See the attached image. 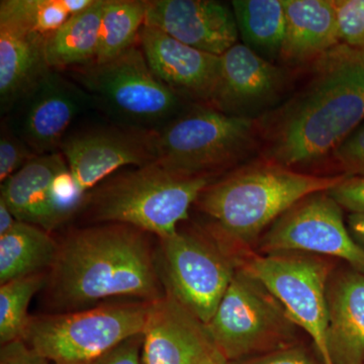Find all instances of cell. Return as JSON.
Here are the masks:
<instances>
[{"mask_svg":"<svg viewBox=\"0 0 364 364\" xmlns=\"http://www.w3.org/2000/svg\"><path fill=\"white\" fill-rule=\"evenodd\" d=\"M282 67L237 43L221 56V74L210 107L234 116L249 114L272 104L286 87Z\"/></svg>","mask_w":364,"mask_h":364,"instance_id":"cell-16","label":"cell"},{"mask_svg":"<svg viewBox=\"0 0 364 364\" xmlns=\"http://www.w3.org/2000/svg\"><path fill=\"white\" fill-rule=\"evenodd\" d=\"M18 220L16 219L11 210L7 207L4 200L0 198V236H4L13 229Z\"/></svg>","mask_w":364,"mask_h":364,"instance_id":"cell-37","label":"cell"},{"mask_svg":"<svg viewBox=\"0 0 364 364\" xmlns=\"http://www.w3.org/2000/svg\"><path fill=\"white\" fill-rule=\"evenodd\" d=\"M231 6L243 44L268 61L279 59L286 33L284 0H233Z\"/></svg>","mask_w":364,"mask_h":364,"instance_id":"cell-24","label":"cell"},{"mask_svg":"<svg viewBox=\"0 0 364 364\" xmlns=\"http://www.w3.org/2000/svg\"><path fill=\"white\" fill-rule=\"evenodd\" d=\"M155 131L93 130L67 136L62 154L83 193L128 165L156 161Z\"/></svg>","mask_w":364,"mask_h":364,"instance_id":"cell-12","label":"cell"},{"mask_svg":"<svg viewBox=\"0 0 364 364\" xmlns=\"http://www.w3.org/2000/svg\"><path fill=\"white\" fill-rule=\"evenodd\" d=\"M284 6L282 62L294 66L312 64L341 44L333 0H284Z\"/></svg>","mask_w":364,"mask_h":364,"instance_id":"cell-20","label":"cell"},{"mask_svg":"<svg viewBox=\"0 0 364 364\" xmlns=\"http://www.w3.org/2000/svg\"><path fill=\"white\" fill-rule=\"evenodd\" d=\"M259 134L252 117L200 105L155 130V162L178 176L210 178L247 156Z\"/></svg>","mask_w":364,"mask_h":364,"instance_id":"cell-5","label":"cell"},{"mask_svg":"<svg viewBox=\"0 0 364 364\" xmlns=\"http://www.w3.org/2000/svg\"><path fill=\"white\" fill-rule=\"evenodd\" d=\"M238 267L262 282L312 339L324 364H333L327 345V287L334 265L324 256L301 252L247 251Z\"/></svg>","mask_w":364,"mask_h":364,"instance_id":"cell-8","label":"cell"},{"mask_svg":"<svg viewBox=\"0 0 364 364\" xmlns=\"http://www.w3.org/2000/svg\"><path fill=\"white\" fill-rule=\"evenodd\" d=\"M210 184V177L181 176L149 163L105 183L92 198L91 217L128 225L161 240L178 231Z\"/></svg>","mask_w":364,"mask_h":364,"instance_id":"cell-4","label":"cell"},{"mask_svg":"<svg viewBox=\"0 0 364 364\" xmlns=\"http://www.w3.org/2000/svg\"><path fill=\"white\" fill-rule=\"evenodd\" d=\"M48 282L45 272L35 273L0 287V344L23 340L30 323L28 309L36 294Z\"/></svg>","mask_w":364,"mask_h":364,"instance_id":"cell-27","label":"cell"},{"mask_svg":"<svg viewBox=\"0 0 364 364\" xmlns=\"http://www.w3.org/2000/svg\"><path fill=\"white\" fill-rule=\"evenodd\" d=\"M66 166L61 153L38 155L2 182L0 198L18 221L51 232L59 225L53 210L50 188L55 176Z\"/></svg>","mask_w":364,"mask_h":364,"instance_id":"cell-21","label":"cell"},{"mask_svg":"<svg viewBox=\"0 0 364 364\" xmlns=\"http://www.w3.org/2000/svg\"><path fill=\"white\" fill-rule=\"evenodd\" d=\"M344 178L301 173L264 160L210 183L196 203L213 220L215 236L238 258L299 200Z\"/></svg>","mask_w":364,"mask_h":364,"instance_id":"cell-3","label":"cell"},{"mask_svg":"<svg viewBox=\"0 0 364 364\" xmlns=\"http://www.w3.org/2000/svg\"><path fill=\"white\" fill-rule=\"evenodd\" d=\"M139 44L151 70L178 97L212 105L221 74V56L200 51L144 26Z\"/></svg>","mask_w":364,"mask_h":364,"instance_id":"cell-14","label":"cell"},{"mask_svg":"<svg viewBox=\"0 0 364 364\" xmlns=\"http://www.w3.org/2000/svg\"><path fill=\"white\" fill-rule=\"evenodd\" d=\"M328 193L351 214H364V176H345Z\"/></svg>","mask_w":364,"mask_h":364,"instance_id":"cell-32","label":"cell"},{"mask_svg":"<svg viewBox=\"0 0 364 364\" xmlns=\"http://www.w3.org/2000/svg\"><path fill=\"white\" fill-rule=\"evenodd\" d=\"M95 0H2L0 21L14 23L48 38L74 14L85 11Z\"/></svg>","mask_w":364,"mask_h":364,"instance_id":"cell-26","label":"cell"},{"mask_svg":"<svg viewBox=\"0 0 364 364\" xmlns=\"http://www.w3.org/2000/svg\"><path fill=\"white\" fill-rule=\"evenodd\" d=\"M310 65L306 85L257 121L265 161L291 169L320 161L364 123V49L341 43Z\"/></svg>","mask_w":364,"mask_h":364,"instance_id":"cell-1","label":"cell"},{"mask_svg":"<svg viewBox=\"0 0 364 364\" xmlns=\"http://www.w3.org/2000/svg\"><path fill=\"white\" fill-rule=\"evenodd\" d=\"M80 68L81 83L127 121L152 126L176 117L181 97L153 73L140 44L111 61Z\"/></svg>","mask_w":364,"mask_h":364,"instance_id":"cell-10","label":"cell"},{"mask_svg":"<svg viewBox=\"0 0 364 364\" xmlns=\"http://www.w3.org/2000/svg\"><path fill=\"white\" fill-rule=\"evenodd\" d=\"M0 364H51L33 350L23 340H16L2 345L0 350Z\"/></svg>","mask_w":364,"mask_h":364,"instance_id":"cell-34","label":"cell"},{"mask_svg":"<svg viewBox=\"0 0 364 364\" xmlns=\"http://www.w3.org/2000/svg\"><path fill=\"white\" fill-rule=\"evenodd\" d=\"M85 196L72 176L68 165L60 170L53 179L50 188L52 208L59 226L76 212Z\"/></svg>","mask_w":364,"mask_h":364,"instance_id":"cell-28","label":"cell"},{"mask_svg":"<svg viewBox=\"0 0 364 364\" xmlns=\"http://www.w3.org/2000/svg\"><path fill=\"white\" fill-rule=\"evenodd\" d=\"M160 244L167 291L208 325L238 269L236 256L212 230L179 228Z\"/></svg>","mask_w":364,"mask_h":364,"instance_id":"cell-9","label":"cell"},{"mask_svg":"<svg viewBox=\"0 0 364 364\" xmlns=\"http://www.w3.org/2000/svg\"><path fill=\"white\" fill-rule=\"evenodd\" d=\"M331 155L342 176H364V123L352 132Z\"/></svg>","mask_w":364,"mask_h":364,"instance_id":"cell-31","label":"cell"},{"mask_svg":"<svg viewBox=\"0 0 364 364\" xmlns=\"http://www.w3.org/2000/svg\"><path fill=\"white\" fill-rule=\"evenodd\" d=\"M207 327L218 350L232 363L291 346L299 330L279 299L240 267Z\"/></svg>","mask_w":364,"mask_h":364,"instance_id":"cell-7","label":"cell"},{"mask_svg":"<svg viewBox=\"0 0 364 364\" xmlns=\"http://www.w3.org/2000/svg\"><path fill=\"white\" fill-rule=\"evenodd\" d=\"M144 26L215 56L239 43L232 6L214 0H148Z\"/></svg>","mask_w":364,"mask_h":364,"instance_id":"cell-13","label":"cell"},{"mask_svg":"<svg viewBox=\"0 0 364 364\" xmlns=\"http://www.w3.org/2000/svg\"><path fill=\"white\" fill-rule=\"evenodd\" d=\"M46 38L14 23L0 21V109L20 105L50 71Z\"/></svg>","mask_w":364,"mask_h":364,"instance_id":"cell-19","label":"cell"},{"mask_svg":"<svg viewBox=\"0 0 364 364\" xmlns=\"http://www.w3.org/2000/svg\"><path fill=\"white\" fill-rule=\"evenodd\" d=\"M327 345L333 364H364V274L333 272L327 287Z\"/></svg>","mask_w":364,"mask_h":364,"instance_id":"cell-18","label":"cell"},{"mask_svg":"<svg viewBox=\"0 0 364 364\" xmlns=\"http://www.w3.org/2000/svg\"><path fill=\"white\" fill-rule=\"evenodd\" d=\"M50 270L53 301L71 310L119 296L152 303L166 294L145 232L128 225L72 232Z\"/></svg>","mask_w":364,"mask_h":364,"instance_id":"cell-2","label":"cell"},{"mask_svg":"<svg viewBox=\"0 0 364 364\" xmlns=\"http://www.w3.org/2000/svg\"><path fill=\"white\" fill-rule=\"evenodd\" d=\"M93 364H144L142 335L134 337Z\"/></svg>","mask_w":364,"mask_h":364,"instance_id":"cell-35","label":"cell"},{"mask_svg":"<svg viewBox=\"0 0 364 364\" xmlns=\"http://www.w3.org/2000/svg\"><path fill=\"white\" fill-rule=\"evenodd\" d=\"M105 4L107 0H95L46 40V60L51 70L83 67L95 62Z\"/></svg>","mask_w":364,"mask_h":364,"instance_id":"cell-23","label":"cell"},{"mask_svg":"<svg viewBox=\"0 0 364 364\" xmlns=\"http://www.w3.org/2000/svg\"><path fill=\"white\" fill-rule=\"evenodd\" d=\"M215 351L207 325L167 289L151 304L142 334L144 364H202Z\"/></svg>","mask_w":364,"mask_h":364,"instance_id":"cell-15","label":"cell"},{"mask_svg":"<svg viewBox=\"0 0 364 364\" xmlns=\"http://www.w3.org/2000/svg\"><path fill=\"white\" fill-rule=\"evenodd\" d=\"M152 303L109 304L31 317L23 340L53 364H93L143 334Z\"/></svg>","mask_w":364,"mask_h":364,"instance_id":"cell-6","label":"cell"},{"mask_svg":"<svg viewBox=\"0 0 364 364\" xmlns=\"http://www.w3.org/2000/svg\"><path fill=\"white\" fill-rule=\"evenodd\" d=\"M18 134L2 127L0 136V181L4 182L9 177L23 168L31 160L37 157Z\"/></svg>","mask_w":364,"mask_h":364,"instance_id":"cell-30","label":"cell"},{"mask_svg":"<svg viewBox=\"0 0 364 364\" xmlns=\"http://www.w3.org/2000/svg\"><path fill=\"white\" fill-rule=\"evenodd\" d=\"M239 364H315L303 348L296 344L253 356Z\"/></svg>","mask_w":364,"mask_h":364,"instance_id":"cell-33","label":"cell"},{"mask_svg":"<svg viewBox=\"0 0 364 364\" xmlns=\"http://www.w3.org/2000/svg\"><path fill=\"white\" fill-rule=\"evenodd\" d=\"M59 243L50 232L18 221L11 231L0 236V284L51 269Z\"/></svg>","mask_w":364,"mask_h":364,"instance_id":"cell-22","label":"cell"},{"mask_svg":"<svg viewBox=\"0 0 364 364\" xmlns=\"http://www.w3.org/2000/svg\"><path fill=\"white\" fill-rule=\"evenodd\" d=\"M66 79L50 71L23 100L18 136L38 155L49 154L65 140V134L85 97Z\"/></svg>","mask_w":364,"mask_h":364,"instance_id":"cell-17","label":"cell"},{"mask_svg":"<svg viewBox=\"0 0 364 364\" xmlns=\"http://www.w3.org/2000/svg\"><path fill=\"white\" fill-rule=\"evenodd\" d=\"M342 44L364 49V0H333Z\"/></svg>","mask_w":364,"mask_h":364,"instance_id":"cell-29","label":"cell"},{"mask_svg":"<svg viewBox=\"0 0 364 364\" xmlns=\"http://www.w3.org/2000/svg\"><path fill=\"white\" fill-rule=\"evenodd\" d=\"M347 227L352 238L364 250V214H350Z\"/></svg>","mask_w":364,"mask_h":364,"instance_id":"cell-36","label":"cell"},{"mask_svg":"<svg viewBox=\"0 0 364 364\" xmlns=\"http://www.w3.org/2000/svg\"><path fill=\"white\" fill-rule=\"evenodd\" d=\"M258 251L339 258L364 274V250L345 224L343 208L328 191L306 196L280 215L258 241Z\"/></svg>","mask_w":364,"mask_h":364,"instance_id":"cell-11","label":"cell"},{"mask_svg":"<svg viewBox=\"0 0 364 364\" xmlns=\"http://www.w3.org/2000/svg\"><path fill=\"white\" fill-rule=\"evenodd\" d=\"M202 364H236L225 358L219 350L215 351L210 358H208L205 363Z\"/></svg>","mask_w":364,"mask_h":364,"instance_id":"cell-38","label":"cell"},{"mask_svg":"<svg viewBox=\"0 0 364 364\" xmlns=\"http://www.w3.org/2000/svg\"><path fill=\"white\" fill-rule=\"evenodd\" d=\"M145 25V1L107 0L102 21L97 56L93 63L102 64L130 49Z\"/></svg>","mask_w":364,"mask_h":364,"instance_id":"cell-25","label":"cell"}]
</instances>
